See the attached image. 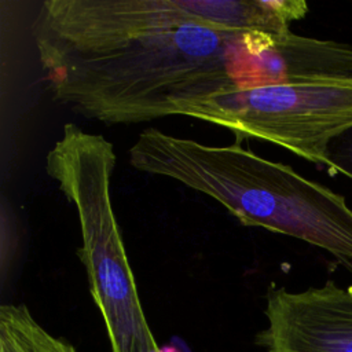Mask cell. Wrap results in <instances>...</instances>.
Wrapping results in <instances>:
<instances>
[{
    "label": "cell",
    "instance_id": "4",
    "mask_svg": "<svg viewBox=\"0 0 352 352\" xmlns=\"http://www.w3.org/2000/svg\"><path fill=\"white\" fill-rule=\"evenodd\" d=\"M192 117L329 166L330 143L352 128V77L318 78L213 94L182 106Z\"/></svg>",
    "mask_w": 352,
    "mask_h": 352
},
{
    "label": "cell",
    "instance_id": "2",
    "mask_svg": "<svg viewBox=\"0 0 352 352\" xmlns=\"http://www.w3.org/2000/svg\"><path fill=\"white\" fill-rule=\"evenodd\" d=\"M129 164L173 179L221 204L248 227L294 236L352 263V210L342 195L292 166L243 148L204 144L144 129L128 150Z\"/></svg>",
    "mask_w": 352,
    "mask_h": 352
},
{
    "label": "cell",
    "instance_id": "5",
    "mask_svg": "<svg viewBox=\"0 0 352 352\" xmlns=\"http://www.w3.org/2000/svg\"><path fill=\"white\" fill-rule=\"evenodd\" d=\"M265 300L267 327L256 336L265 352H352V287H271Z\"/></svg>",
    "mask_w": 352,
    "mask_h": 352
},
{
    "label": "cell",
    "instance_id": "3",
    "mask_svg": "<svg viewBox=\"0 0 352 352\" xmlns=\"http://www.w3.org/2000/svg\"><path fill=\"white\" fill-rule=\"evenodd\" d=\"M114 165L113 143L72 122L63 125L45 155L48 176L76 209L82 239L77 256L104 320L111 352H162L147 323L114 216Z\"/></svg>",
    "mask_w": 352,
    "mask_h": 352
},
{
    "label": "cell",
    "instance_id": "1",
    "mask_svg": "<svg viewBox=\"0 0 352 352\" xmlns=\"http://www.w3.org/2000/svg\"><path fill=\"white\" fill-rule=\"evenodd\" d=\"M33 38L51 98L106 125L227 91L352 77V45L205 19L198 0H47Z\"/></svg>",
    "mask_w": 352,
    "mask_h": 352
},
{
    "label": "cell",
    "instance_id": "6",
    "mask_svg": "<svg viewBox=\"0 0 352 352\" xmlns=\"http://www.w3.org/2000/svg\"><path fill=\"white\" fill-rule=\"evenodd\" d=\"M0 352H78L69 341L48 333L25 304L0 307Z\"/></svg>",
    "mask_w": 352,
    "mask_h": 352
},
{
    "label": "cell",
    "instance_id": "7",
    "mask_svg": "<svg viewBox=\"0 0 352 352\" xmlns=\"http://www.w3.org/2000/svg\"><path fill=\"white\" fill-rule=\"evenodd\" d=\"M327 158L330 173L340 172L352 179V128L330 143Z\"/></svg>",
    "mask_w": 352,
    "mask_h": 352
}]
</instances>
